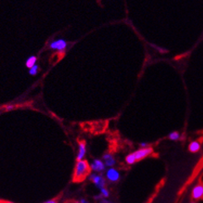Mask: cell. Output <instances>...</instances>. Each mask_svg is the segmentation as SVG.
<instances>
[{
  "label": "cell",
  "instance_id": "7c38bea8",
  "mask_svg": "<svg viewBox=\"0 0 203 203\" xmlns=\"http://www.w3.org/2000/svg\"><path fill=\"white\" fill-rule=\"evenodd\" d=\"M36 57L35 56H31L29 57L26 61V66L29 69H31L32 67H33L34 66L36 65Z\"/></svg>",
  "mask_w": 203,
  "mask_h": 203
},
{
  "label": "cell",
  "instance_id": "7a4b0ae2",
  "mask_svg": "<svg viewBox=\"0 0 203 203\" xmlns=\"http://www.w3.org/2000/svg\"><path fill=\"white\" fill-rule=\"evenodd\" d=\"M89 179L94 183L95 186L99 190H100L103 188H105L106 182H105V179L102 175L99 174L97 172H91L90 176H89Z\"/></svg>",
  "mask_w": 203,
  "mask_h": 203
},
{
  "label": "cell",
  "instance_id": "ac0fdd59",
  "mask_svg": "<svg viewBox=\"0 0 203 203\" xmlns=\"http://www.w3.org/2000/svg\"><path fill=\"white\" fill-rule=\"evenodd\" d=\"M43 203H57V201L56 199H51V200H48L47 201H45Z\"/></svg>",
  "mask_w": 203,
  "mask_h": 203
},
{
  "label": "cell",
  "instance_id": "ba28073f",
  "mask_svg": "<svg viewBox=\"0 0 203 203\" xmlns=\"http://www.w3.org/2000/svg\"><path fill=\"white\" fill-rule=\"evenodd\" d=\"M192 197L194 200H199L201 198H203V185L198 184L193 188L192 192Z\"/></svg>",
  "mask_w": 203,
  "mask_h": 203
},
{
  "label": "cell",
  "instance_id": "5b68a950",
  "mask_svg": "<svg viewBox=\"0 0 203 203\" xmlns=\"http://www.w3.org/2000/svg\"><path fill=\"white\" fill-rule=\"evenodd\" d=\"M105 178L110 182H118L120 178V173L115 167H108L105 171Z\"/></svg>",
  "mask_w": 203,
  "mask_h": 203
},
{
  "label": "cell",
  "instance_id": "2e32d148",
  "mask_svg": "<svg viewBox=\"0 0 203 203\" xmlns=\"http://www.w3.org/2000/svg\"><path fill=\"white\" fill-rule=\"evenodd\" d=\"M4 109H5L6 111H10L12 109H15V105H13V104H8V105H6L4 107Z\"/></svg>",
  "mask_w": 203,
  "mask_h": 203
},
{
  "label": "cell",
  "instance_id": "9a60e30c",
  "mask_svg": "<svg viewBox=\"0 0 203 203\" xmlns=\"http://www.w3.org/2000/svg\"><path fill=\"white\" fill-rule=\"evenodd\" d=\"M38 70H39V66L36 64L33 67H32L31 69H29L28 72L31 76H35V75H36L37 72H38Z\"/></svg>",
  "mask_w": 203,
  "mask_h": 203
},
{
  "label": "cell",
  "instance_id": "8fae6325",
  "mask_svg": "<svg viewBox=\"0 0 203 203\" xmlns=\"http://www.w3.org/2000/svg\"><path fill=\"white\" fill-rule=\"evenodd\" d=\"M109 197V192L106 188H103L99 190V194L96 197H95V199H104V198H108Z\"/></svg>",
  "mask_w": 203,
  "mask_h": 203
},
{
  "label": "cell",
  "instance_id": "3957f363",
  "mask_svg": "<svg viewBox=\"0 0 203 203\" xmlns=\"http://www.w3.org/2000/svg\"><path fill=\"white\" fill-rule=\"evenodd\" d=\"M68 46L67 42L65 39L62 38H59V39L54 40L52 41L49 44V48L53 51H57L59 52H63L66 49V47Z\"/></svg>",
  "mask_w": 203,
  "mask_h": 203
},
{
  "label": "cell",
  "instance_id": "6da1fadb",
  "mask_svg": "<svg viewBox=\"0 0 203 203\" xmlns=\"http://www.w3.org/2000/svg\"><path fill=\"white\" fill-rule=\"evenodd\" d=\"M91 172V166L86 160L76 161L73 172V181L77 182H82L86 177H89Z\"/></svg>",
  "mask_w": 203,
  "mask_h": 203
},
{
  "label": "cell",
  "instance_id": "44dd1931",
  "mask_svg": "<svg viewBox=\"0 0 203 203\" xmlns=\"http://www.w3.org/2000/svg\"><path fill=\"white\" fill-rule=\"evenodd\" d=\"M192 203H195V202H192Z\"/></svg>",
  "mask_w": 203,
  "mask_h": 203
},
{
  "label": "cell",
  "instance_id": "5bb4252c",
  "mask_svg": "<svg viewBox=\"0 0 203 203\" xmlns=\"http://www.w3.org/2000/svg\"><path fill=\"white\" fill-rule=\"evenodd\" d=\"M168 138L171 139L172 141H177L180 138V133L177 131H174V132H172L168 134Z\"/></svg>",
  "mask_w": 203,
  "mask_h": 203
},
{
  "label": "cell",
  "instance_id": "8992f818",
  "mask_svg": "<svg viewBox=\"0 0 203 203\" xmlns=\"http://www.w3.org/2000/svg\"><path fill=\"white\" fill-rule=\"evenodd\" d=\"M152 153H153V149L150 148V147H148V148H140V149H138L137 151L133 152L137 161H139V160L145 159V158H147L148 156H149Z\"/></svg>",
  "mask_w": 203,
  "mask_h": 203
},
{
  "label": "cell",
  "instance_id": "30bf717a",
  "mask_svg": "<svg viewBox=\"0 0 203 203\" xmlns=\"http://www.w3.org/2000/svg\"><path fill=\"white\" fill-rule=\"evenodd\" d=\"M201 144L198 141H193L189 144V151L192 153H197L200 150Z\"/></svg>",
  "mask_w": 203,
  "mask_h": 203
},
{
  "label": "cell",
  "instance_id": "277c9868",
  "mask_svg": "<svg viewBox=\"0 0 203 203\" xmlns=\"http://www.w3.org/2000/svg\"><path fill=\"white\" fill-rule=\"evenodd\" d=\"M91 169L93 172H97V173H100V172L106 171V166L101 159H94L92 160L91 163Z\"/></svg>",
  "mask_w": 203,
  "mask_h": 203
},
{
  "label": "cell",
  "instance_id": "e0dca14e",
  "mask_svg": "<svg viewBox=\"0 0 203 203\" xmlns=\"http://www.w3.org/2000/svg\"><path fill=\"white\" fill-rule=\"evenodd\" d=\"M139 145H140V148H148V147H149V143H146V142H142Z\"/></svg>",
  "mask_w": 203,
  "mask_h": 203
},
{
  "label": "cell",
  "instance_id": "52a82bcc",
  "mask_svg": "<svg viewBox=\"0 0 203 203\" xmlns=\"http://www.w3.org/2000/svg\"><path fill=\"white\" fill-rule=\"evenodd\" d=\"M86 143L84 141L79 142L78 145V151L76 154V161H81L84 160V158L86 157Z\"/></svg>",
  "mask_w": 203,
  "mask_h": 203
},
{
  "label": "cell",
  "instance_id": "ffe728a7",
  "mask_svg": "<svg viewBox=\"0 0 203 203\" xmlns=\"http://www.w3.org/2000/svg\"><path fill=\"white\" fill-rule=\"evenodd\" d=\"M69 203H80L78 201H72V202H69Z\"/></svg>",
  "mask_w": 203,
  "mask_h": 203
},
{
  "label": "cell",
  "instance_id": "4fadbf2b",
  "mask_svg": "<svg viewBox=\"0 0 203 203\" xmlns=\"http://www.w3.org/2000/svg\"><path fill=\"white\" fill-rule=\"evenodd\" d=\"M125 161H126L127 164H129V165L135 163L137 160H136V158L135 156H134V154H133V153H131V154H128L126 158H125Z\"/></svg>",
  "mask_w": 203,
  "mask_h": 203
},
{
  "label": "cell",
  "instance_id": "9c48e42d",
  "mask_svg": "<svg viewBox=\"0 0 203 203\" xmlns=\"http://www.w3.org/2000/svg\"><path fill=\"white\" fill-rule=\"evenodd\" d=\"M102 160H103V162H104L105 166H106L107 167H114V165L115 164V163H116L114 156H113L111 154H109V153L104 154V155H103Z\"/></svg>",
  "mask_w": 203,
  "mask_h": 203
},
{
  "label": "cell",
  "instance_id": "d6986e66",
  "mask_svg": "<svg viewBox=\"0 0 203 203\" xmlns=\"http://www.w3.org/2000/svg\"><path fill=\"white\" fill-rule=\"evenodd\" d=\"M80 203H90L88 201L86 200V199H84V198H82V199H81L80 200V201H79Z\"/></svg>",
  "mask_w": 203,
  "mask_h": 203
}]
</instances>
